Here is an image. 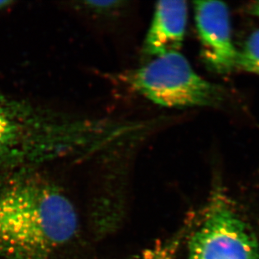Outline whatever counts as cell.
I'll return each mask as SVG.
<instances>
[{"label": "cell", "mask_w": 259, "mask_h": 259, "mask_svg": "<svg viewBox=\"0 0 259 259\" xmlns=\"http://www.w3.org/2000/svg\"><path fill=\"white\" fill-rule=\"evenodd\" d=\"M124 1H79L70 3V9L83 17L99 18L112 16L122 10Z\"/></svg>", "instance_id": "cell-8"}, {"label": "cell", "mask_w": 259, "mask_h": 259, "mask_svg": "<svg viewBox=\"0 0 259 259\" xmlns=\"http://www.w3.org/2000/svg\"><path fill=\"white\" fill-rule=\"evenodd\" d=\"M238 68L259 75V29L250 35L239 52Z\"/></svg>", "instance_id": "cell-9"}, {"label": "cell", "mask_w": 259, "mask_h": 259, "mask_svg": "<svg viewBox=\"0 0 259 259\" xmlns=\"http://www.w3.org/2000/svg\"><path fill=\"white\" fill-rule=\"evenodd\" d=\"M14 4L15 2H13V1H7V0L0 1V13L5 12L6 10L10 9Z\"/></svg>", "instance_id": "cell-10"}, {"label": "cell", "mask_w": 259, "mask_h": 259, "mask_svg": "<svg viewBox=\"0 0 259 259\" xmlns=\"http://www.w3.org/2000/svg\"><path fill=\"white\" fill-rule=\"evenodd\" d=\"M185 259H259V237L250 221L220 186L186 236Z\"/></svg>", "instance_id": "cell-3"}, {"label": "cell", "mask_w": 259, "mask_h": 259, "mask_svg": "<svg viewBox=\"0 0 259 259\" xmlns=\"http://www.w3.org/2000/svg\"><path fill=\"white\" fill-rule=\"evenodd\" d=\"M79 230L74 203L49 179L25 169L0 181V259H52Z\"/></svg>", "instance_id": "cell-1"}, {"label": "cell", "mask_w": 259, "mask_h": 259, "mask_svg": "<svg viewBox=\"0 0 259 259\" xmlns=\"http://www.w3.org/2000/svg\"><path fill=\"white\" fill-rule=\"evenodd\" d=\"M125 81L137 93L167 108L214 107L223 101L221 88L199 76L180 52L152 59L127 74Z\"/></svg>", "instance_id": "cell-4"}, {"label": "cell", "mask_w": 259, "mask_h": 259, "mask_svg": "<svg viewBox=\"0 0 259 259\" xmlns=\"http://www.w3.org/2000/svg\"><path fill=\"white\" fill-rule=\"evenodd\" d=\"M188 7L185 1L157 3L143 45V55L154 59L179 52L186 35Z\"/></svg>", "instance_id": "cell-6"}, {"label": "cell", "mask_w": 259, "mask_h": 259, "mask_svg": "<svg viewBox=\"0 0 259 259\" xmlns=\"http://www.w3.org/2000/svg\"><path fill=\"white\" fill-rule=\"evenodd\" d=\"M250 11H251L252 15H258L259 16V2L252 4V6L250 7Z\"/></svg>", "instance_id": "cell-11"}, {"label": "cell", "mask_w": 259, "mask_h": 259, "mask_svg": "<svg viewBox=\"0 0 259 259\" xmlns=\"http://www.w3.org/2000/svg\"><path fill=\"white\" fill-rule=\"evenodd\" d=\"M185 234L178 231L176 234L164 240H159L146 249L137 254L124 259H177L180 252L182 251Z\"/></svg>", "instance_id": "cell-7"}, {"label": "cell", "mask_w": 259, "mask_h": 259, "mask_svg": "<svg viewBox=\"0 0 259 259\" xmlns=\"http://www.w3.org/2000/svg\"><path fill=\"white\" fill-rule=\"evenodd\" d=\"M194 10L201 53L207 66L221 74L238 68L239 52L232 40L227 5L220 1H196Z\"/></svg>", "instance_id": "cell-5"}, {"label": "cell", "mask_w": 259, "mask_h": 259, "mask_svg": "<svg viewBox=\"0 0 259 259\" xmlns=\"http://www.w3.org/2000/svg\"><path fill=\"white\" fill-rule=\"evenodd\" d=\"M118 134L113 122L58 114L0 93V174L103 151Z\"/></svg>", "instance_id": "cell-2"}]
</instances>
